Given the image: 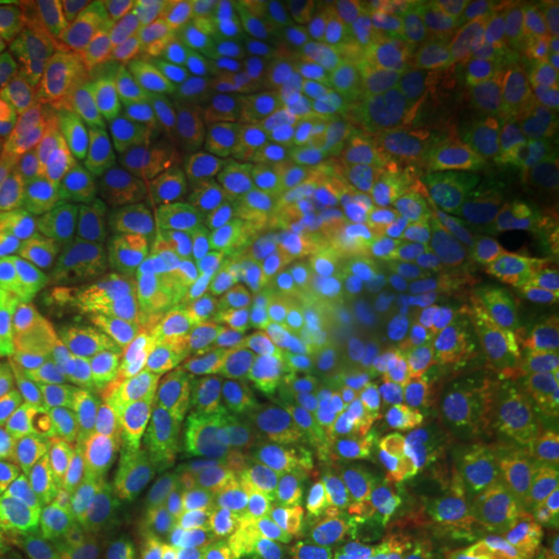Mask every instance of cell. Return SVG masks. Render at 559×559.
Wrapping results in <instances>:
<instances>
[{
    "label": "cell",
    "instance_id": "d6a6232c",
    "mask_svg": "<svg viewBox=\"0 0 559 559\" xmlns=\"http://www.w3.org/2000/svg\"><path fill=\"white\" fill-rule=\"evenodd\" d=\"M53 342L22 305L0 293V414L20 419L35 401Z\"/></svg>",
    "mask_w": 559,
    "mask_h": 559
},
{
    "label": "cell",
    "instance_id": "cb8c5ba5",
    "mask_svg": "<svg viewBox=\"0 0 559 559\" xmlns=\"http://www.w3.org/2000/svg\"><path fill=\"white\" fill-rule=\"evenodd\" d=\"M293 559H441V554L367 500L345 498L301 528Z\"/></svg>",
    "mask_w": 559,
    "mask_h": 559
},
{
    "label": "cell",
    "instance_id": "9c48e42d",
    "mask_svg": "<svg viewBox=\"0 0 559 559\" xmlns=\"http://www.w3.org/2000/svg\"><path fill=\"white\" fill-rule=\"evenodd\" d=\"M342 227L345 218H320L271 242V264L286 314L320 367L336 364L367 340V314L348 271Z\"/></svg>",
    "mask_w": 559,
    "mask_h": 559
},
{
    "label": "cell",
    "instance_id": "2e32d148",
    "mask_svg": "<svg viewBox=\"0 0 559 559\" xmlns=\"http://www.w3.org/2000/svg\"><path fill=\"white\" fill-rule=\"evenodd\" d=\"M441 299L454 314L481 395L498 404L500 419L532 441L528 411V336L520 308L495 283L444 280Z\"/></svg>",
    "mask_w": 559,
    "mask_h": 559
},
{
    "label": "cell",
    "instance_id": "44dd1931",
    "mask_svg": "<svg viewBox=\"0 0 559 559\" xmlns=\"http://www.w3.org/2000/svg\"><path fill=\"white\" fill-rule=\"evenodd\" d=\"M134 352H138V342H134ZM134 385H138V355L121 373L103 382L100 389L87 392L84 399L72 401L69 407L38 423H16L10 454L57 473L60 466L112 439V432L119 429L121 417L131 404Z\"/></svg>",
    "mask_w": 559,
    "mask_h": 559
},
{
    "label": "cell",
    "instance_id": "3957f363",
    "mask_svg": "<svg viewBox=\"0 0 559 559\" xmlns=\"http://www.w3.org/2000/svg\"><path fill=\"white\" fill-rule=\"evenodd\" d=\"M340 75L305 3H274L271 13L202 75L175 124L183 138L205 150L240 159L299 91L333 87Z\"/></svg>",
    "mask_w": 559,
    "mask_h": 559
},
{
    "label": "cell",
    "instance_id": "4fadbf2b",
    "mask_svg": "<svg viewBox=\"0 0 559 559\" xmlns=\"http://www.w3.org/2000/svg\"><path fill=\"white\" fill-rule=\"evenodd\" d=\"M0 293L38 320L53 348L72 340L109 301L106 267L57 218L0 267Z\"/></svg>",
    "mask_w": 559,
    "mask_h": 559
},
{
    "label": "cell",
    "instance_id": "603a6c76",
    "mask_svg": "<svg viewBox=\"0 0 559 559\" xmlns=\"http://www.w3.org/2000/svg\"><path fill=\"white\" fill-rule=\"evenodd\" d=\"M507 84L528 97L559 72V0H503L479 44Z\"/></svg>",
    "mask_w": 559,
    "mask_h": 559
},
{
    "label": "cell",
    "instance_id": "8fae6325",
    "mask_svg": "<svg viewBox=\"0 0 559 559\" xmlns=\"http://www.w3.org/2000/svg\"><path fill=\"white\" fill-rule=\"evenodd\" d=\"M202 326L230 342L267 385H318V364L301 345L277 289L271 242L221 274L205 299Z\"/></svg>",
    "mask_w": 559,
    "mask_h": 559
},
{
    "label": "cell",
    "instance_id": "e0dca14e",
    "mask_svg": "<svg viewBox=\"0 0 559 559\" xmlns=\"http://www.w3.org/2000/svg\"><path fill=\"white\" fill-rule=\"evenodd\" d=\"M60 3L0 13V112L32 131L75 84V60Z\"/></svg>",
    "mask_w": 559,
    "mask_h": 559
},
{
    "label": "cell",
    "instance_id": "8992f818",
    "mask_svg": "<svg viewBox=\"0 0 559 559\" xmlns=\"http://www.w3.org/2000/svg\"><path fill=\"white\" fill-rule=\"evenodd\" d=\"M267 429L249 498L280 532H301L348 498L352 469L318 385H264Z\"/></svg>",
    "mask_w": 559,
    "mask_h": 559
},
{
    "label": "cell",
    "instance_id": "d590c367",
    "mask_svg": "<svg viewBox=\"0 0 559 559\" xmlns=\"http://www.w3.org/2000/svg\"><path fill=\"white\" fill-rule=\"evenodd\" d=\"M528 336V411L532 439H540L559 457V311L520 305Z\"/></svg>",
    "mask_w": 559,
    "mask_h": 559
},
{
    "label": "cell",
    "instance_id": "74e56055",
    "mask_svg": "<svg viewBox=\"0 0 559 559\" xmlns=\"http://www.w3.org/2000/svg\"><path fill=\"white\" fill-rule=\"evenodd\" d=\"M53 476V469L13 454L0 466V559H7L25 525L44 510Z\"/></svg>",
    "mask_w": 559,
    "mask_h": 559
},
{
    "label": "cell",
    "instance_id": "d6986e66",
    "mask_svg": "<svg viewBox=\"0 0 559 559\" xmlns=\"http://www.w3.org/2000/svg\"><path fill=\"white\" fill-rule=\"evenodd\" d=\"M367 342L385 358L399 360L426 377H436L463 401L481 395L479 377L466 355L457 320L448 311L444 299L373 311L367 314Z\"/></svg>",
    "mask_w": 559,
    "mask_h": 559
},
{
    "label": "cell",
    "instance_id": "5b68a950",
    "mask_svg": "<svg viewBox=\"0 0 559 559\" xmlns=\"http://www.w3.org/2000/svg\"><path fill=\"white\" fill-rule=\"evenodd\" d=\"M180 143L190 138L131 91L100 79H75L66 97L28 131V159L50 190L87 180L143 183Z\"/></svg>",
    "mask_w": 559,
    "mask_h": 559
},
{
    "label": "cell",
    "instance_id": "ab89813d",
    "mask_svg": "<svg viewBox=\"0 0 559 559\" xmlns=\"http://www.w3.org/2000/svg\"><path fill=\"white\" fill-rule=\"evenodd\" d=\"M522 301L528 305H544L559 311V240L544 249L540 255L528 259V271L520 283Z\"/></svg>",
    "mask_w": 559,
    "mask_h": 559
},
{
    "label": "cell",
    "instance_id": "7a4b0ae2",
    "mask_svg": "<svg viewBox=\"0 0 559 559\" xmlns=\"http://www.w3.org/2000/svg\"><path fill=\"white\" fill-rule=\"evenodd\" d=\"M360 495L417 538L444 547L500 510L535 500L544 469L507 419L407 439L358 463Z\"/></svg>",
    "mask_w": 559,
    "mask_h": 559
},
{
    "label": "cell",
    "instance_id": "b9f144b4",
    "mask_svg": "<svg viewBox=\"0 0 559 559\" xmlns=\"http://www.w3.org/2000/svg\"><path fill=\"white\" fill-rule=\"evenodd\" d=\"M525 106L532 109V116L559 140V72L550 81H544L538 91H532L525 97Z\"/></svg>",
    "mask_w": 559,
    "mask_h": 559
},
{
    "label": "cell",
    "instance_id": "f35d334b",
    "mask_svg": "<svg viewBox=\"0 0 559 559\" xmlns=\"http://www.w3.org/2000/svg\"><path fill=\"white\" fill-rule=\"evenodd\" d=\"M7 559H75V547L69 544L57 520L47 510H40L38 516L25 525V532L13 544Z\"/></svg>",
    "mask_w": 559,
    "mask_h": 559
},
{
    "label": "cell",
    "instance_id": "60d3db41",
    "mask_svg": "<svg viewBox=\"0 0 559 559\" xmlns=\"http://www.w3.org/2000/svg\"><path fill=\"white\" fill-rule=\"evenodd\" d=\"M75 559H165L156 554L146 540H140L134 532H112L106 538L87 544L84 550H75Z\"/></svg>",
    "mask_w": 559,
    "mask_h": 559
},
{
    "label": "cell",
    "instance_id": "4316f807",
    "mask_svg": "<svg viewBox=\"0 0 559 559\" xmlns=\"http://www.w3.org/2000/svg\"><path fill=\"white\" fill-rule=\"evenodd\" d=\"M491 0H411L404 3L399 32L417 57L423 79L448 75L479 53L491 22Z\"/></svg>",
    "mask_w": 559,
    "mask_h": 559
},
{
    "label": "cell",
    "instance_id": "8d00e7d4",
    "mask_svg": "<svg viewBox=\"0 0 559 559\" xmlns=\"http://www.w3.org/2000/svg\"><path fill=\"white\" fill-rule=\"evenodd\" d=\"M271 7L274 3H261V0H187L180 3L190 47L197 53L202 72L215 69L271 13Z\"/></svg>",
    "mask_w": 559,
    "mask_h": 559
},
{
    "label": "cell",
    "instance_id": "30bf717a",
    "mask_svg": "<svg viewBox=\"0 0 559 559\" xmlns=\"http://www.w3.org/2000/svg\"><path fill=\"white\" fill-rule=\"evenodd\" d=\"M377 200L407 246L439 277L495 286H520L525 280L528 259L500 240L479 212L439 175H407L385 187Z\"/></svg>",
    "mask_w": 559,
    "mask_h": 559
},
{
    "label": "cell",
    "instance_id": "f1b7e54d",
    "mask_svg": "<svg viewBox=\"0 0 559 559\" xmlns=\"http://www.w3.org/2000/svg\"><path fill=\"white\" fill-rule=\"evenodd\" d=\"M439 178L448 180L500 240L513 246L525 259L540 255L559 240V205L554 200L520 193L485 175H439Z\"/></svg>",
    "mask_w": 559,
    "mask_h": 559
},
{
    "label": "cell",
    "instance_id": "83f0119b",
    "mask_svg": "<svg viewBox=\"0 0 559 559\" xmlns=\"http://www.w3.org/2000/svg\"><path fill=\"white\" fill-rule=\"evenodd\" d=\"M175 559H293V554L259 503L230 485V491L197 522Z\"/></svg>",
    "mask_w": 559,
    "mask_h": 559
},
{
    "label": "cell",
    "instance_id": "9a60e30c",
    "mask_svg": "<svg viewBox=\"0 0 559 559\" xmlns=\"http://www.w3.org/2000/svg\"><path fill=\"white\" fill-rule=\"evenodd\" d=\"M227 491L230 479L205 448L197 423L183 407L175 436L140 479L128 516V532L146 540L165 559H175L180 544L197 528V522Z\"/></svg>",
    "mask_w": 559,
    "mask_h": 559
},
{
    "label": "cell",
    "instance_id": "7c38bea8",
    "mask_svg": "<svg viewBox=\"0 0 559 559\" xmlns=\"http://www.w3.org/2000/svg\"><path fill=\"white\" fill-rule=\"evenodd\" d=\"M432 175H479L500 131L525 109L498 69L473 57L460 69L423 81L411 100Z\"/></svg>",
    "mask_w": 559,
    "mask_h": 559
},
{
    "label": "cell",
    "instance_id": "7bdbcfd3",
    "mask_svg": "<svg viewBox=\"0 0 559 559\" xmlns=\"http://www.w3.org/2000/svg\"><path fill=\"white\" fill-rule=\"evenodd\" d=\"M16 146H20V128L0 112V162L16 156Z\"/></svg>",
    "mask_w": 559,
    "mask_h": 559
},
{
    "label": "cell",
    "instance_id": "ba28073f",
    "mask_svg": "<svg viewBox=\"0 0 559 559\" xmlns=\"http://www.w3.org/2000/svg\"><path fill=\"white\" fill-rule=\"evenodd\" d=\"M175 385L205 448L227 479L252 481L259 473L267 401L259 373L230 342L205 326L165 330Z\"/></svg>",
    "mask_w": 559,
    "mask_h": 559
},
{
    "label": "cell",
    "instance_id": "4dcf8cb0",
    "mask_svg": "<svg viewBox=\"0 0 559 559\" xmlns=\"http://www.w3.org/2000/svg\"><path fill=\"white\" fill-rule=\"evenodd\" d=\"M441 559H559V532L540 500H522L439 547Z\"/></svg>",
    "mask_w": 559,
    "mask_h": 559
},
{
    "label": "cell",
    "instance_id": "bcb514c9",
    "mask_svg": "<svg viewBox=\"0 0 559 559\" xmlns=\"http://www.w3.org/2000/svg\"><path fill=\"white\" fill-rule=\"evenodd\" d=\"M554 202H557V205H559V183H557V193H554Z\"/></svg>",
    "mask_w": 559,
    "mask_h": 559
},
{
    "label": "cell",
    "instance_id": "e575fe53",
    "mask_svg": "<svg viewBox=\"0 0 559 559\" xmlns=\"http://www.w3.org/2000/svg\"><path fill=\"white\" fill-rule=\"evenodd\" d=\"M57 197L28 156L0 162V267L53 221Z\"/></svg>",
    "mask_w": 559,
    "mask_h": 559
},
{
    "label": "cell",
    "instance_id": "484cf974",
    "mask_svg": "<svg viewBox=\"0 0 559 559\" xmlns=\"http://www.w3.org/2000/svg\"><path fill=\"white\" fill-rule=\"evenodd\" d=\"M44 510L57 520L75 550H84L87 544L112 532H124L119 479L109 460V448L100 444L60 466L50 481Z\"/></svg>",
    "mask_w": 559,
    "mask_h": 559
},
{
    "label": "cell",
    "instance_id": "ee69618b",
    "mask_svg": "<svg viewBox=\"0 0 559 559\" xmlns=\"http://www.w3.org/2000/svg\"><path fill=\"white\" fill-rule=\"evenodd\" d=\"M13 426H16V419L7 417V414H0V466L7 463L10 457V444H13Z\"/></svg>",
    "mask_w": 559,
    "mask_h": 559
},
{
    "label": "cell",
    "instance_id": "ffe728a7",
    "mask_svg": "<svg viewBox=\"0 0 559 559\" xmlns=\"http://www.w3.org/2000/svg\"><path fill=\"white\" fill-rule=\"evenodd\" d=\"M134 342H138L134 314L106 301L97 318L81 326L72 340L53 348L38 395L16 423H38L69 407L72 401L84 399L87 392L100 389L103 382L112 380L134 360Z\"/></svg>",
    "mask_w": 559,
    "mask_h": 559
},
{
    "label": "cell",
    "instance_id": "f6af8a7d",
    "mask_svg": "<svg viewBox=\"0 0 559 559\" xmlns=\"http://www.w3.org/2000/svg\"><path fill=\"white\" fill-rule=\"evenodd\" d=\"M550 516L557 522V532H559V473L554 476V485H550Z\"/></svg>",
    "mask_w": 559,
    "mask_h": 559
},
{
    "label": "cell",
    "instance_id": "1f68e13d",
    "mask_svg": "<svg viewBox=\"0 0 559 559\" xmlns=\"http://www.w3.org/2000/svg\"><path fill=\"white\" fill-rule=\"evenodd\" d=\"M479 175L532 193L540 200H554L559 183V140L540 124L525 106L495 140Z\"/></svg>",
    "mask_w": 559,
    "mask_h": 559
},
{
    "label": "cell",
    "instance_id": "7402d4cb",
    "mask_svg": "<svg viewBox=\"0 0 559 559\" xmlns=\"http://www.w3.org/2000/svg\"><path fill=\"white\" fill-rule=\"evenodd\" d=\"M423 81L426 79L411 44L395 28L367 57L348 66L326 91V109L340 143L407 106L417 97Z\"/></svg>",
    "mask_w": 559,
    "mask_h": 559
},
{
    "label": "cell",
    "instance_id": "5bb4252c",
    "mask_svg": "<svg viewBox=\"0 0 559 559\" xmlns=\"http://www.w3.org/2000/svg\"><path fill=\"white\" fill-rule=\"evenodd\" d=\"M330 87H305L237 162L249 193L271 221L286 205L326 187L340 138L326 109Z\"/></svg>",
    "mask_w": 559,
    "mask_h": 559
},
{
    "label": "cell",
    "instance_id": "d4e9b609",
    "mask_svg": "<svg viewBox=\"0 0 559 559\" xmlns=\"http://www.w3.org/2000/svg\"><path fill=\"white\" fill-rule=\"evenodd\" d=\"M419 165H429L426 140H423V128L407 103L377 124L364 128L352 140H342L326 187L377 197L395 180L417 175Z\"/></svg>",
    "mask_w": 559,
    "mask_h": 559
},
{
    "label": "cell",
    "instance_id": "52a82bcc",
    "mask_svg": "<svg viewBox=\"0 0 559 559\" xmlns=\"http://www.w3.org/2000/svg\"><path fill=\"white\" fill-rule=\"evenodd\" d=\"M323 373L342 448L358 463L401 441L439 436L457 426L460 395L436 377L385 358L367 340L323 367Z\"/></svg>",
    "mask_w": 559,
    "mask_h": 559
},
{
    "label": "cell",
    "instance_id": "f546056e",
    "mask_svg": "<svg viewBox=\"0 0 559 559\" xmlns=\"http://www.w3.org/2000/svg\"><path fill=\"white\" fill-rule=\"evenodd\" d=\"M140 187L143 183H131V180H87V183L60 187L53 190L57 197L53 218L60 221L103 267H109L131 224Z\"/></svg>",
    "mask_w": 559,
    "mask_h": 559
},
{
    "label": "cell",
    "instance_id": "6da1fadb",
    "mask_svg": "<svg viewBox=\"0 0 559 559\" xmlns=\"http://www.w3.org/2000/svg\"><path fill=\"white\" fill-rule=\"evenodd\" d=\"M271 237L237 162L180 143L140 187L119 252L106 267L109 301L162 330L202 326L205 299L234 261Z\"/></svg>",
    "mask_w": 559,
    "mask_h": 559
},
{
    "label": "cell",
    "instance_id": "836d02e7",
    "mask_svg": "<svg viewBox=\"0 0 559 559\" xmlns=\"http://www.w3.org/2000/svg\"><path fill=\"white\" fill-rule=\"evenodd\" d=\"M330 62L345 72L399 28L404 3L395 0H314L305 3Z\"/></svg>",
    "mask_w": 559,
    "mask_h": 559
},
{
    "label": "cell",
    "instance_id": "ac0fdd59",
    "mask_svg": "<svg viewBox=\"0 0 559 559\" xmlns=\"http://www.w3.org/2000/svg\"><path fill=\"white\" fill-rule=\"evenodd\" d=\"M342 240L364 314L441 299L444 277L407 246L377 197L358 193L348 202Z\"/></svg>",
    "mask_w": 559,
    "mask_h": 559
},
{
    "label": "cell",
    "instance_id": "277c9868",
    "mask_svg": "<svg viewBox=\"0 0 559 559\" xmlns=\"http://www.w3.org/2000/svg\"><path fill=\"white\" fill-rule=\"evenodd\" d=\"M75 79L119 84L165 121L202 81V66L190 47L180 0H106L60 3Z\"/></svg>",
    "mask_w": 559,
    "mask_h": 559
}]
</instances>
